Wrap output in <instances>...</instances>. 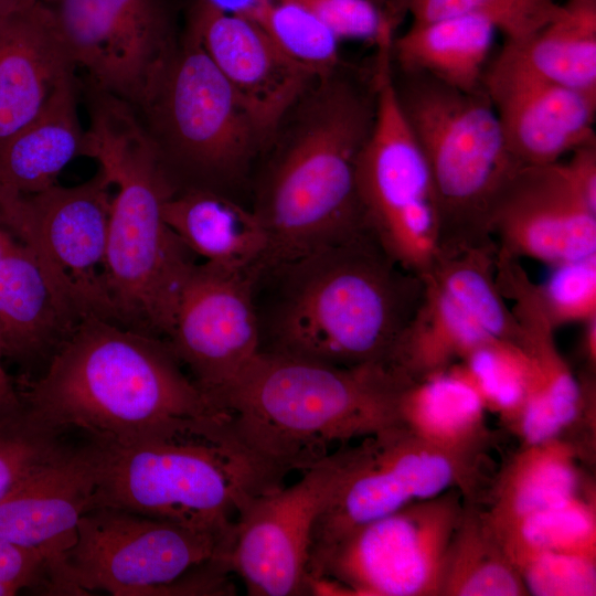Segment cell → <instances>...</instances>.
I'll return each mask as SVG.
<instances>
[{"instance_id":"24","label":"cell","mask_w":596,"mask_h":596,"mask_svg":"<svg viewBox=\"0 0 596 596\" xmlns=\"http://www.w3.org/2000/svg\"><path fill=\"white\" fill-rule=\"evenodd\" d=\"M82 322L35 256L10 236L0 255V344L23 366L52 358Z\"/></svg>"},{"instance_id":"29","label":"cell","mask_w":596,"mask_h":596,"mask_svg":"<svg viewBox=\"0 0 596 596\" xmlns=\"http://www.w3.org/2000/svg\"><path fill=\"white\" fill-rule=\"evenodd\" d=\"M498 29L483 14H459L413 23L394 38V67L426 73L453 87L483 89V76Z\"/></svg>"},{"instance_id":"18","label":"cell","mask_w":596,"mask_h":596,"mask_svg":"<svg viewBox=\"0 0 596 596\" xmlns=\"http://www.w3.org/2000/svg\"><path fill=\"white\" fill-rule=\"evenodd\" d=\"M489 231L501 252L551 266L596 255V211L564 163L523 164L499 192Z\"/></svg>"},{"instance_id":"15","label":"cell","mask_w":596,"mask_h":596,"mask_svg":"<svg viewBox=\"0 0 596 596\" xmlns=\"http://www.w3.org/2000/svg\"><path fill=\"white\" fill-rule=\"evenodd\" d=\"M344 446L305 470L294 485L256 498L240 515L226 565L248 595H310L313 529L341 479Z\"/></svg>"},{"instance_id":"23","label":"cell","mask_w":596,"mask_h":596,"mask_svg":"<svg viewBox=\"0 0 596 596\" xmlns=\"http://www.w3.org/2000/svg\"><path fill=\"white\" fill-rule=\"evenodd\" d=\"M49 4L24 0L0 19V146L75 72Z\"/></svg>"},{"instance_id":"33","label":"cell","mask_w":596,"mask_h":596,"mask_svg":"<svg viewBox=\"0 0 596 596\" xmlns=\"http://www.w3.org/2000/svg\"><path fill=\"white\" fill-rule=\"evenodd\" d=\"M291 60L319 77L341 66L339 39L315 13L294 0H260L244 13Z\"/></svg>"},{"instance_id":"9","label":"cell","mask_w":596,"mask_h":596,"mask_svg":"<svg viewBox=\"0 0 596 596\" xmlns=\"http://www.w3.org/2000/svg\"><path fill=\"white\" fill-rule=\"evenodd\" d=\"M464 504L454 488L348 532L310 555L309 594L441 596Z\"/></svg>"},{"instance_id":"43","label":"cell","mask_w":596,"mask_h":596,"mask_svg":"<svg viewBox=\"0 0 596 596\" xmlns=\"http://www.w3.org/2000/svg\"><path fill=\"white\" fill-rule=\"evenodd\" d=\"M3 352L0 344V400L4 401H17L20 398L18 387L14 386L12 379L6 372L2 361Z\"/></svg>"},{"instance_id":"13","label":"cell","mask_w":596,"mask_h":596,"mask_svg":"<svg viewBox=\"0 0 596 596\" xmlns=\"http://www.w3.org/2000/svg\"><path fill=\"white\" fill-rule=\"evenodd\" d=\"M480 457L441 450L401 425L344 446L341 479L313 529L310 555L418 500L458 489L479 501Z\"/></svg>"},{"instance_id":"42","label":"cell","mask_w":596,"mask_h":596,"mask_svg":"<svg viewBox=\"0 0 596 596\" xmlns=\"http://www.w3.org/2000/svg\"><path fill=\"white\" fill-rule=\"evenodd\" d=\"M581 338V352L586 361L587 371L594 373L596 364V316L584 321Z\"/></svg>"},{"instance_id":"48","label":"cell","mask_w":596,"mask_h":596,"mask_svg":"<svg viewBox=\"0 0 596 596\" xmlns=\"http://www.w3.org/2000/svg\"><path fill=\"white\" fill-rule=\"evenodd\" d=\"M43 1L49 2V1H51V0H43Z\"/></svg>"},{"instance_id":"11","label":"cell","mask_w":596,"mask_h":596,"mask_svg":"<svg viewBox=\"0 0 596 596\" xmlns=\"http://www.w3.org/2000/svg\"><path fill=\"white\" fill-rule=\"evenodd\" d=\"M374 66L375 117L358 160V193L368 230L397 264L421 276L437 252L434 188L398 105L387 49L377 50Z\"/></svg>"},{"instance_id":"46","label":"cell","mask_w":596,"mask_h":596,"mask_svg":"<svg viewBox=\"0 0 596 596\" xmlns=\"http://www.w3.org/2000/svg\"><path fill=\"white\" fill-rule=\"evenodd\" d=\"M375 1L393 20L397 19L394 0H373Z\"/></svg>"},{"instance_id":"38","label":"cell","mask_w":596,"mask_h":596,"mask_svg":"<svg viewBox=\"0 0 596 596\" xmlns=\"http://www.w3.org/2000/svg\"><path fill=\"white\" fill-rule=\"evenodd\" d=\"M534 596L596 595V558L553 552L529 553L511 560Z\"/></svg>"},{"instance_id":"4","label":"cell","mask_w":596,"mask_h":596,"mask_svg":"<svg viewBox=\"0 0 596 596\" xmlns=\"http://www.w3.org/2000/svg\"><path fill=\"white\" fill-rule=\"evenodd\" d=\"M403 382L385 364L344 368L260 351L211 402L253 450L288 473L336 445L398 425Z\"/></svg>"},{"instance_id":"36","label":"cell","mask_w":596,"mask_h":596,"mask_svg":"<svg viewBox=\"0 0 596 596\" xmlns=\"http://www.w3.org/2000/svg\"><path fill=\"white\" fill-rule=\"evenodd\" d=\"M61 434L36 419L21 398L0 400V501L32 471L67 449Z\"/></svg>"},{"instance_id":"2","label":"cell","mask_w":596,"mask_h":596,"mask_svg":"<svg viewBox=\"0 0 596 596\" xmlns=\"http://www.w3.org/2000/svg\"><path fill=\"white\" fill-rule=\"evenodd\" d=\"M376 84L342 66L318 78L274 134L272 167L256 212L281 263L368 230L356 166L371 132Z\"/></svg>"},{"instance_id":"22","label":"cell","mask_w":596,"mask_h":596,"mask_svg":"<svg viewBox=\"0 0 596 596\" xmlns=\"http://www.w3.org/2000/svg\"><path fill=\"white\" fill-rule=\"evenodd\" d=\"M498 286L519 327L518 342L530 364V386L522 413L512 429L521 444L564 437L595 409L593 373L577 377L557 349L554 327L542 306L538 284L519 263L503 266Z\"/></svg>"},{"instance_id":"31","label":"cell","mask_w":596,"mask_h":596,"mask_svg":"<svg viewBox=\"0 0 596 596\" xmlns=\"http://www.w3.org/2000/svg\"><path fill=\"white\" fill-rule=\"evenodd\" d=\"M526 587L477 501L465 500L453 534L441 596H526Z\"/></svg>"},{"instance_id":"37","label":"cell","mask_w":596,"mask_h":596,"mask_svg":"<svg viewBox=\"0 0 596 596\" xmlns=\"http://www.w3.org/2000/svg\"><path fill=\"white\" fill-rule=\"evenodd\" d=\"M544 311L556 329L596 316V255L553 265L538 285Z\"/></svg>"},{"instance_id":"8","label":"cell","mask_w":596,"mask_h":596,"mask_svg":"<svg viewBox=\"0 0 596 596\" xmlns=\"http://www.w3.org/2000/svg\"><path fill=\"white\" fill-rule=\"evenodd\" d=\"M134 109L177 192L220 191L267 146L245 105L188 29Z\"/></svg>"},{"instance_id":"41","label":"cell","mask_w":596,"mask_h":596,"mask_svg":"<svg viewBox=\"0 0 596 596\" xmlns=\"http://www.w3.org/2000/svg\"><path fill=\"white\" fill-rule=\"evenodd\" d=\"M564 163L567 174L583 200L596 211V137L571 152Z\"/></svg>"},{"instance_id":"40","label":"cell","mask_w":596,"mask_h":596,"mask_svg":"<svg viewBox=\"0 0 596 596\" xmlns=\"http://www.w3.org/2000/svg\"><path fill=\"white\" fill-rule=\"evenodd\" d=\"M0 582L21 589L45 592L47 570L36 552L0 538Z\"/></svg>"},{"instance_id":"45","label":"cell","mask_w":596,"mask_h":596,"mask_svg":"<svg viewBox=\"0 0 596 596\" xmlns=\"http://www.w3.org/2000/svg\"><path fill=\"white\" fill-rule=\"evenodd\" d=\"M23 1L24 0H0V19L6 17L8 13H10Z\"/></svg>"},{"instance_id":"6","label":"cell","mask_w":596,"mask_h":596,"mask_svg":"<svg viewBox=\"0 0 596 596\" xmlns=\"http://www.w3.org/2000/svg\"><path fill=\"white\" fill-rule=\"evenodd\" d=\"M98 477L92 509L110 507L233 540L242 512L287 475L253 450L224 413L157 440H93Z\"/></svg>"},{"instance_id":"21","label":"cell","mask_w":596,"mask_h":596,"mask_svg":"<svg viewBox=\"0 0 596 596\" xmlns=\"http://www.w3.org/2000/svg\"><path fill=\"white\" fill-rule=\"evenodd\" d=\"M483 89L521 166L558 162L596 137V95L539 77L503 47L487 66Z\"/></svg>"},{"instance_id":"12","label":"cell","mask_w":596,"mask_h":596,"mask_svg":"<svg viewBox=\"0 0 596 596\" xmlns=\"http://www.w3.org/2000/svg\"><path fill=\"white\" fill-rule=\"evenodd\" d=\"M233 540L129 511L96 507L79 519L65 556L68 595H177L194 568L225 562Z\"/></svg>"},{"instance_id":"3","label":"cell","mask_w":596,"mask_h":596,"mask_svg":"<svg viewBox=\"0 0 596 596\" xmlns=\"http://www.w3.org/2000/svg\"><path fill=\"white\" fill-rule=\"evenodd\" d=\"M86 102L87 157L117 189L104 265L114 323L167 340L195 265L162 215L164 201L177 190L130 104L102 91L89 92Z\"/></svg>"},{"instance_id":"35","label":"cell","mask_w":596,"mask_h":596,"mask_svg":"<svg viewBox=\"0 0 596 596\" xmlns=\"http://www.w3.org/2000/svg\"><path fill=\"white\" fill-rule=\"evenodd\" d=\"M398 15L408 13L413 23L459 14L491 19L505 41L517 42L540 31L564 11L554 0H394Z\"/></svg>"},{"instance_id":"16","label":"cell","mask_w":596,"mask_h":596,"mask_svg":"<svg viewBox=\"0 0 596 596\" xmlns=\"http://www.w3.org/2000/svg\"><path fill=\"white\" fill-rule=\"evenodd\" d=\"M58 32L87 82L136 106L177 39L166 0H51Z\"/></svg>"},{"instance_id":"7","label":"cell","mask_w":596,"mask_h":596,"mask_svg":"<svg viewBox=\"0 0 596 596\" xmlns=\"http://www.w3.org/2000/svg\"><path fill=\"white\" fill-rule=\"evenodd\" d=\"M401 110L427 163L436 200L438 249L492 240L496 199L521 166L511 153L485 89L466 92L394 67Z\"/></svg>"},{"instance_id":"32","label":"cell","mask_w":596,"mask_h":596,"mask_svg":"<svg viewBox=\"0 0 596 596\" xmlns=\"http://www.w3.org/2000/svg\"><path fill=\"white\" fill-rule=\"evenodd\" d=\"M496 533L510 561L539 552L596 558L595 494H577Z\"/></svg>"},{"instance_id":"20","label":"cell","mask_w":596,"mask_h":596,"mask_svg":"<svg viewBox=\"0 0 596 596\" xmlns=\"http://www.w3.org/2000/svg\"><path fill=\"white\" fill-rule=\"evenodd\" d=\"M187 29L233 87L268 146L290 109L320 77L287 56L245 14L194 0Z\"/></svg>"},{"instance_id":"27","label":"cell","mask_w":596,"mask_h":596,"mask_svg":"<svg viewBox=\"0 0 596 596\" xmlns=\"http://www.w3.org/2000/svg\"><path fill=\"white\" fill-rule=\"evenodd\" d=\"M486 405L458 363L415 381L397 393L398 425L451 454L480 457L489 443Z\"/></svg>"},{"instance_id":"30","label":"cell","mask_w":596,"mask_h":596,"mask_svg":"<svg viewBox=\"0 0 596 596\" xmlns=\"http://www.w3.org/2000/svg\"><path fill=\"white\" fill-rule=\"evenodd\" d=\"M563 8L558 19L503 49L539 77L596 95V0H567Z\"/></svg>"},{"instance_id":"10","label":"cell","mask_w":596,"mask_h":596,"mask_svg":"<svg viewBox=\"0 0 596 596\" xmlns=\"http://www.w3.org/2000/svg\"><path fill=\"white\" fill-rule=\"evenodd\" d=\"M497 253L494 240L436 252L421 275V300L385 365L415 381L488 341H518V323L496 280Z\"/></svg>"},{"instance_id":"34","label":"cell","mask_w":596,"mask_h":596,"mask_svg":"<svg viewBox=\"0 0 596 596\" xmlns=\"http://www.w3.org/2000/svg\"><path fill=\"white\" fill-rule=\"evenodd\" d=\"M480 394L487 411L512 432L524 407L530 386V364L518 341H488L458 362Z\"/></svg>"},{"instance_id":"19","label":"cell","mask_w":596,"mask_h":596,"mask_svg":"<svg viewBox=\"0 0 596 596\" xmlns=\"http://www.w3.org/2000/svg\"><path fill=\"white\" fill-rule=\"evenodd\" d=\"M97 477V449L91 440L36 468L0 501V538L44 558L45 594L67 595L65 556L79 519L92 509Z\"/></svg>"},{"instance_id":"28","label":"cell","mask_w":596,"mask_h":596,"mask_svg":"<svg viewBox=\"0 0 596 596\" xmlns=\"http://www.w3.org/2000/svg\"><path fill=\"white\" fill-rule=\"evenodd\" d=\"M583 448L568 437L521 444L488 492L485 514L496 532L528 515L583 493Z\"/></svg>"},{"instance_id":"25","label":"cell","mask_w":596,"mask_h":596,"mask_svg":"<svg viewBox=\"0 0 596 596\" xmlns=\"http://www.w3.org/2000/svg\"><path fill=\"white\" fill-rule=\"evenodd\" d=\"M75 72L57 85L41 111L0 146V193L29 195L56 184L75 158L86 157Z\"/></svg>"},{"instance_id":"14","label":"cell","mask_w":596,"mask_h":596,"mask_svg":"<svg viewBox=\"0 0 596 596\" xmlns=\"http://www.w3.org/2000/svg\"><path fill=\"white\" fill-rule=\"evenodd\" d=\"M113 184L103 169L72 187L0 193V226L28 247L79 320L114 323L104 265Z\"/></svg>"},{"instance_id":"17","label":"cell","mask_w":596,"mask_h":596,"mask_svg":"<svg viewBox=\"0 0 596 596\" xmlns=\"http://www.w3.org/2000/svg\"><path fill=\"white\" fill-rule=\"evenodd\" d=\"M252 270L195 264L179 295L166 341L210 401L262 350Z\"/></svg>"},{"instance_id":"44","label":"cell","mask_w":596,"mask_h":596,"mask_svg":"<svg viewBox=\"0 0 596 596\" xmlns=\"http://www.w3.org/2000/svg\"><path fill=\"white\" fill-rule=\"evenodd\" d=\"M212 6L230 13H244L260 0H205Z\"/></svg>"},{"instance_id":"5","label":"cell","mask_w":596,"mask_h":596,"mask_svg":"<svg viewBox=\"0 0 596 596\" xmlns=\"http://www.w3.org/2000/svg\"><path fill=\"white\" fill-rule=\"evenodd\" d=\"M284 285L262 351L336 366L386 364L423 292L366 230L278 263Z\"/></svg>"},{"instance_id":"26","label":"cell","mask_w":596,"mask_h":596,"mask_svg":"<svg viewBox=\"0 0 596 596\" xmlns=\"http://www.w3.org/2000/svg\"><path fill=\"white\" fill-rule=\"evenodd\" d=\"M162 215L183 245L205 263L249 269L267 255L269 238L259 215L220 191L175 192L164 201Z\"/></svg>"},{"instance_id":"39","label":"cell","mask_w":596,"mask_h":596,"mask_svg":"<svg viewBox=\"0 0 596 596\" xmlns=\"http://www.w3.org/2000/svg\"><path fill=\"white\" fill-rule=\"evenodd\" d=\"M341 39L368 40L376 45L392 40L395 22L373 0H294Z\"/></svg>"},{"instance_id":"1","label":"cell","mask_w":596,"mask_h":596,"mask_svg":"<svg viewBox=\"0 0 596 596\" xmlns=\"http://www.w3.org/2000/svg\"><path fill=\"white\" fill-rule=\"evenodd\" d=\"M18 392L43 424L118 445L157 440L198 417L223 413L183 373L164 339L94 317Z\"/></svg>"},{"instance_id":"47","label":"cell","mask_w":596,"mask_h":596,"mask_svg":"<svg viewBox=\"0 0 596 596\" xmlns=\"http://www.w3.org/2000/svg\"><path fill=\"white\" fill-rule=\"evenodd\" d=\"M10 236L11 235L0 226V255L7 246Z\"/></svg>"}]
</instances>
